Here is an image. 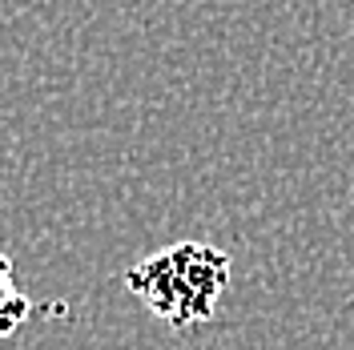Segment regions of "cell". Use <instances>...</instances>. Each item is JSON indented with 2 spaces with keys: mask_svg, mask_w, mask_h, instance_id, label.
<instances>
[{
  "mask_svg": "<svg viewBox=\"0 0 354 350\" xmlns=\"http://www.w3.org/2000/svg\"><path fill=\"white\" fill-rule=\"evenodd\" d=\"M230 286V254L209 241H174L125 270V290L174 330L214 318Z\"/></svg>",
  "mask_w": 354,
  "mask_h": 350,
  "instance_id": "cell-1",
  "label": "cell"
},
{
  "mask_svg": "<svg viewBox=\"0 0 354 350\" xmlns=\"http://www.w3.org/2000/svg\"><path fill=\"white\" fill-rule=\"evenodd\" d=\"M32 314H37V302L17 286V262L0 254V338L17 334Z\"/></svg>",
  "mask_w": 354,
  "mask_h": 350,
  "instance_id": "cell-2",
  "label": "cell"
}]
</instances>
